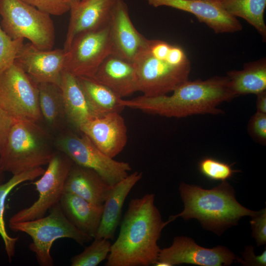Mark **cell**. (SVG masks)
<instances>
[{
    "mask_svg": "<svg viewBox=\"0 0 266 266\" xmlns=\"http://www.w3.org/2000/svg\"><path fill=\"white\" fill-rule=\"evenodd\" d=\"M154 200V194L147 193L130 200L105 266H154L158 261V241L168 223L163 221Z\"/></svg>",
    "mask_w": 266,
    "mask_h": 266,
    "instance_id": "cell-1",
    "label": "cell"
},
{
    "mask_svg": "<svg viewBox=\"0 0 266 266\" xmlns=\"http://www.w3.org/2000/svg\"><path fill=\"white\" fill-rule=\"evenodd\" d=\"M236 96L228 77L215 76L202 80H187L167 95L146 97L143 95L130 100L121 99L124 107L139 110L148 114L166 117L182 118L197 114H220L218 107Z\"/></svg>",
    "mask_w": 266,
    "mask_h": 266,
    "instance_id": "cell-2",
    "label": "cell"
},
{
    "mask_svg": "<svg viewBox=\"0 0 266 266\" xmlns=\"http://www.w3.org/2000/svg\"><path fill=\"white\" fill-rule=\"evenodd\" d=\"M179 190L184 208L179 214L170 216L168 224L179 217L185 220L196 218L205 229L220 235L226 229L236 225L241 217L260 213L239 203L233 187L226 181L209 190L181 182Z\"/></svg>",
    "mask_w": 266,
    "mask_h": 266,
    "instance_id": "cell-3",
    "label": "cell"
},
{
    "mask_svg": "<svg viewBox=\"0 0 266 266\" xmlns=\"http://www.w3.org/2000/svg\"><path fill=\"white\" fill-rule=\"evenodd\" d=\"M138 90L146 97L167 95L189 80L191 62L180 46L147 39L134 60Z\"/></svg>",
    "mask_w": 266,
    "mask_h": 266,
    "instance_id": "cell-4",
    "label": "cell"
},
{
    "mask_svg": "<svg viewBox=\"0 0 266 266\" xmlns=\"http://www.w3.org/2000/svg\"><path fill=\"white\" fill-rule=\"evenodd\" d=\"M55 151L48 133L37 123L14 121L0 152L3 170L13 175L47 165Z\"/></svg>",
    "mask_w": 266,
    "mask_h": 266,
    "instance_id": "cell-5",
    "label": "cell"
},
{
    "mask_svg": "<svg viewBox=\"0 0 266 266\" xmlns=\"http://www.w3.org/2000/svg\"><path fill=\"white\" fill-rule=\"evenodd\" d=\"M47 216L33 220L8 223L10 230L24 233L32 239L29 245L41 266H52L53 259L50 250L54 242L59 238H67L81 245L93 238L76 228L66 217L59 203L49 210Z\"/></svg>",
    "mask_w": 266,
    "mask_h": 266,
    "instance_id": "cell-6",
    "label": "cell"
},
{
    "mask_svg": "<svg viewBox=\"0 0 266 266\" xmlns=\"http://www.w3.org/2000/svg\"><path fill=\"white\" fill-rule=\"evenodd\" d=\"M0 26L12 39L27 38L41 50L53 48L55 30L51 15L22 0H0Z\"/></svg>",
    "mask_w": 266,
    "mask_h": 266,
    "instance_id": "cell-7",
    "label": "cell"
},
{
    "mask_svg": "<svg viewBox=\"0 0 266 266\" xmlns=\"http://www.w3.org/2000/svg\"><path fill=\"white\" fill-rule=\"evenodd\" d=\"M0 108L15 121L42 118L37 84L15 62L0 73Z\"/></svg>",
    "mask_w": 266,
    "mask_h": 266,
    "instance_id": "cell-8",
    "label": "cell"
},
{
    "mask_svg": "<svg viewBox=\"0 0 266 266\" xmlns=\"http://www.w3.org/2000/svg\"><path fill=\"white\" fill-rule=\"evenodd\" d=\"M66 132L56 141L59 151L75 164L96 171L109 185L114 186L132 169L127 162L115 160L100 151L85 134Z\"/></svg>",
    "mask_w": 266,
    "mask_h": 266,
    "instance_id": "cell-9",
    "label": "cell"
},
{
    "mask_svg": "<svg viewBox=\"0 0 266 266\" xmlns=\"http://www.w3.org/2000/svg\"><path fill=\"white\" fill-rule=\"evenodd\" d=\"M73 162L60 151L55 152L40 178L31 184L35 187L38 198L31 206L12 215L8 223L34 220L45 216L59 203L64 184Z\"/></svg>",
    "mask_w": 266,
    "mask_h": 266,
    "instance_id": "cell-10",
    "label": "cell"
},
{
    "mask_svg": "<svg viewBox=\"0 0 266 266\" xmlns=\"http://www.w3.org/2000/svg\"><path fill=\"white\" fill-rule=\"evenodd\" d=\"M66 51V71L76 77L93 78L101 64L112 53L108 26L79 35Z\"/></svg>",
    "mask_w": 266,
    "mask_h": 266,
    "instance_id": "cell-11",
    "label": "cell"
},
{
    "mask_svg": "<svg viewBox=\"0 0 266 266\" xmlns=\"http://www.w3.org/2000/svg\"><path fill=\"white\" fill-rule=\"evenodd\" d=\"M237 256L228 248L217 246L206 248L199 246L191 238L176 236L172 244L161 249L156 266H172L182 264L200 266H230Z\"/></svg>",
    "mask_w": 266,
    "mask_h": 266,
    "instance_id": "cell-12",
    "label": "cell"
},
{
    "mask_svg": "<svg viewBox=\"0 0 266 266\" xmlns=\"http://www.w3.org/2000/svg\"><path fill=\"white\" fill-rule=\"evenodd\" d=\"M66 56L64 48L41 50L28 42L24 43L15 62L37 84L50 83L59 86Z\"/></svg>",
    "mask_w": 266,
    "mask_h": 266,
    "instance_id": "cell-13",
    "label": "cell"
},
{
    "mask_svg": "<svg viewBox=\"0 0 266 266\" xmlns=\"http://www.w3.org/2000/svg\"><path fill=\"white\" fill-rule=\"evenodd\" d=\"M112 54L133 63L147 39L135 29L123 0H116L108 24Z\"/></svg>",
    "mask_w": 266,
    "mask_h": 266,
    "instance_id": "cell-14",
    "label": "cell"
},
{
    "mask_svg": "<svg viewBox=\"0 0 266 266\" xmlns=\"http://www.w3.org/2000/svg\"><path fill=\"white\" fill-rule=\"evenodd\" d=\"M154 7L168 6L194 15L216 33H235L242 30L235 17L227 13L216 0H145Z\"/></svg>",
    "mask_w": 266,
    "mask_h": 266,
    "instance_id": "cell-15",
    "label": "cell"
},
{
    "mask_svg": "<svg viewBox=\"0 0 266 266\" xmlns=\"http://www.w3.org/2000/svg\"><path fill=\"white\" fill-rule=\"evenodd\" d=\"M116 0H80L70 7V18L64 43L66 51L80 34L108 26Z\"/></svg>",
    "mask_w": 266,
    "mask_h": 266,
    "instance_id": "cell-16",
    "label": "cell"
},
{
    "mask_svg": "<svg viewBox=\"0 0 266 266\" xmlns=\"http://www.w3.org/2000/svg\"><path fill=\"white\" fill-rule=\"evenodd\" d=\"M79 131L103 153L113 159L122 151L127 142V128L120 113L93 118L83 124Z\"/></svg>",
    "mask_w": 266,
    "mask_h": 266,
    "instance_id": "cell-17",
    "label": "cell"
},
{
    "mask_svg": "<svg viewBox=\"0 0 266 266\" xmlns=\"http://www.w3.org/2000/svg\"><path fill=\"white\" fill-rule=\"evenodd\" d=\"M92 78L122 99L139 91L133 63L112 54L105 59Z\"/></svg>",
    "mask_w": 266,
    "mask_h": 266,
    "instance_id": "cell-18",
    "label": "cell"
},
{
    "mask_svg": "<svg viewBox=\"0 0 266 266\" xmlns=\"http://www.w3.org/2000/svg\"><path fill=\"white\" fill-rule=\"evenodd\" d=\"M112 187L94 170L73 162L65 182L64 192L73 194L94 205L102 206Z\"/></svg>",
    "mask_w": 266,
    "mask_h": 266,
    "instance_id": "cell-19",
    "label": "cell"
},
{
    "mask_svg": "<svg viewBox=\"0 0 266 266\" xmlns=\"http://www.w3.org/2000/svg\"><path fill=\"white\" fill-rule=\"evenodd\" d=\"M142 177V172L135 171L112 187L104 203L100 222L94 238H114L125 200Z\"/></svg>",
    "mask_w": 266,
    "mask_h": 266,
    "instance_id": "cell-20",
    "label": "cell"
},
{
    "mask_svg": "<svg viewBox=\"0 0 266 266\" xmlns=\"http://www.w3.org/2000/svg\"><path fill=\"white\" fill-rule=\"evenodd\" d=\"M59 204L67 219L93 238L99 227L103 205H94L73 194L64 192Z\"/></svg>",
    "mask_w": 266,
    "mask_h": 266,
    "instance_id": "cell-21",
    "label": "cell"
},
{
    "mask_svg": "<svg viewBox=\"0 0 266 266\" xmlns=\"http://www.w3.org/2000/svg\"><path fill=\"white\" fill-rule=\"evenodd\" d=\"M59 86L66 121L79 131L83 124L95 117L76 77L65 70Z\"/></svg>",
    "mask_w": 266,
    "mask_h": 266,
    "instance_id": "cell-22",
    "label": "cell"
},
{
    "mask_svg": "<svg viewBox=\"0 0 266 266\" xmlns=\"http://www.w3.org/2000/svg\"><path fill=\"white\" fill-rule=\"evenodd\" d=\"M231 89L236 97L266 91V58L245 63L241 70L227 73Z\"/></svg>",
    "mask_w": 266,
    "mask_h": 266,
    "instance_id": "cell-23",
    "label": "cell"
},
{
    "mask_svg": "<svg viewBox=\"0 0 266 266\" xmlns=\"http://www.w3.org/2000/svg\"><path fill=\"white\" fill-rule=\"evenodd\" d=\"M76 78L95 117H102L111 113H120L125 108L120 102L122 98L106 86L92 78Z\"/></svg>",
    "mask_w": 266,
    "mask_h": 266,
    "instance_id": "cell-24",
    "label": "cell"
},
{
    "mask_svg": "<svg viewBox=\"0 0 266 266\" xmlns=\"http://www.w3.org/2000/svg\"><path fill=\"white\" fill-rule=\"evenodd\" d=\"M39 106L42 118L52 130L63 127L66 120L60 86L50 83L37 84Z\"/></svg>",
    "mask_w": 266,
    "mask_h": 266,
    "instance_id": "cell-25",
    "label": "cell"
},
{
    "mask_svg": "<svg viewBox=\"0 0 266 266\" xmlns=\"http://www.w3.org/2000/svg\"><path fill=\"white\" fill-rule=\"evenodd\" d=\"M222 8L229 15L244 19L254 27L266 41V25L264 13L266 0H216Z\"/></svg>",
    "mask_w": 266,
    "mask_h": 266,
    "instance_id": "cell-26",
    "label": "cell"
},
{
    "mask_svg": "<svg viewBox=\"0 0 266 266\" xmlns=\"http://www.w3.org/2000/svg\"><path fill=\"white\" fill-rule=\"evenodd\" d=\"M45 169L39 167L29 170L13 176L6 182L0 184V235L3 241L5 251L9 262L15 253V246L18 237H11L7 233L3 218L6 198L11 191L19 184L28 181H33L43 174Z\"/></svg>",
    "mask_w": 266,
    "mask_h": 266,
    "instance_id": "cell-27",
    "label": "cell"
},
{
    "mask_svg": "<svg viewBox=\"0 0 266 266\" xmlns=\"http://www.w3.org/2000/svg\"><path fill=\"white\" fill-rule=\"evenodd\" d=\"M111 244L103 238H94V241L80 253L70 259L71 266H96L106 259Z\"/></svg>",
    "mask_w": 266,
    "mask_h": 266,
    "instance_id": "cell-28",
    "label": "cell"
},
{
    "mask_svg": "<svg viewBox=\"0 0 266 266\" xmlns=\"http://www.w3.org/2000/svg\"><path fill=\"white\" fill-rule=\"evenodd\" d=\"M199 170L204 176L211 180L226 181L238 171L232 165L212 157H204L198 163Z\"/></svg>",
    "mask_w": 266,
    "mask_h": 266,
    "instance_id": "cell-29",
    "label": "cell"
},
{
    "mask_svg": "<svg viewBox=\"0 0 266 266\" xmlns=\"http://www.w3.org/2000/svg\"><path fill=\"white\" fill-rule=\"evenodd\" d=\"M24 41L23 38H10L0 25V73L14 63Z\"/></svg>",
    "mask_w": 266,
    "mask_h": 266,
    "instance_id": "cell-30",
    "label": "cell"
},
{
    "mask_svg": "<svg viewBox=\"0 0 266 266\" xmlns=\"http://www.w3.org/2000/svg\"><path fill=\"white\" fill-rule=\"evenodd\" d=\"M247 131L250 136L256 142L266 144V113L256 111L250 118Z\"/></svg>",
    "mask_w": 266,
    "mask_h": 266,
    "instance_id": "cell-31",
    "label": "cell"
},
{
    "mask_svg": "<svg viewBox=\"0 0 266 266\" xmlns=\"http://www.w3.org/2000/svg\"><path fill=\"white\" fill-rule=\"evenodd\" d=\"M50 15L61 16L69 11L66 0H22Z\"/></svg>",
    "mask_w": 266,
    "mask_h": 266,
    "instance_id": "cell-32",
    "label": "cell"
},
{
    "mask_svg": "<svg viewBox=\"0 0 266 266\" xmlns=\"http://www.w3.org/2000/svg\"><path fill=\"white\" fill-rule=\"evenodd\" d=\"M250 221L252 230V235L255 238L258 245H263L266 242V209H263L256 216L252 217Z\"/></svg>",
    "mask_w": 266,
    "mask_h": 266,
    "instance_id": "cell-33",
    "label": "cell"
},
{
    "mask_svg": "<svg viewBox=\"0 0 266 266\" xmlns=\"http://www.w3.org/2000/svg\"><path fill=\"white\" fill-rule=\"evenodd\" d=\"M243 259L237 257L236 261L244 266H266V251L258 256H256L254 252V248L251 246L246 247L245 251L241 253Z\"/></svg>",
    "mask_w": 266,
    "mask_h": 266,
    "instance_id": "cell-34",
    "label": "cell"
},
{
    "mask_svg": "<svg viewBox=\"0 0 266 266\" xmlns=\"http://www.w3.org/2000/svg\"><path fill=\"white\" fill-rule=\"evenodd\" d=\"M14 121L0 108V152L4 145Z\"/></svg>",
    "mask_w": 266,
    "mask_h": 266,
    "instance_id": "cell-35",
    "label": "cell"
},
{
    "mask_svg": "<svg viewBox=\"0 0 266 266\" xmlns=\"http://www.w3.org/2000/svg\"><path fill=\"white\" fill-rule=\"evenodd\" d=\"M257 111L266 113V91L257 95Z\"/></svg>",
    "mask_w": 266,
    "mask_h": 266,
    "instance_id": "cell-36",
    "label": "cell"
},
{
    "mask_svg": "<svg viewBox=\"0 0 266 266\" xmlns=\"http://www.w3.org/2000/svg\"><path fill=\"white\" fill-rule=\"evenodd\" d=\"M4 171L3 170L1 166V165H0V184H2L3 183V180H4V175H3V173H4Z\"/></svg>",
    "mask_w": 266,
    "mask_h": 266,
    "instance_id": "cell-37",
    "label": "cell"
},
{
    "mask_svg": "<svg viewBox=\"0 0 266 266\" xmlns=\"http://www.w3.org/2000/svg\"><path fill=\"white\" fill-rule=\"evenodd\" d=\"M66 0L69 3L70 6V5L79 1L80 0Z\"/></svg>",
    "mask_w": 266,
    "mask_h": 266,
    "instance_id": "cell-38",
    "label": "cell"
}]
</instances>
